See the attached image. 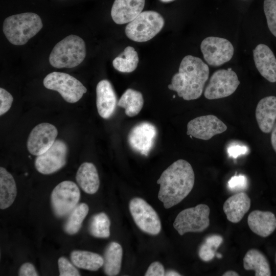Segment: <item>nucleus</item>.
<instances>
[{"mask_svg":"<svg viewBox=\"0 0 276 276\" xmlns=\"http://www.w3.org/2000/svg\"><path fill=\"white\" fill-rule=\"evenodd\" d=\"M194 182L195 174L190 164L178 159L164 171L157 180L160 185L158 198L165 208H170L188 195Z\"/></svg>","mask_w":276,"mask_h":276,"instance_id":"1","label":"nucleus"},{"mask_svg":"<svg viewBox=\"0 0 276 276\" xmlns=\"http://www.w3.org/2000/svg\"><path fill=\"white\" fill-rule=\"evenodd\" d=\"M209 76V66L202 59L187 55L182 59L178 72L173 75L168 87L185 100H195L201 96Z\"/></svg>","mask_w":276,"mask_h":276,"instance_id":"2","label":"nucleus"},{"mask_svg":"<svg viewBox=\"0 0 276 276\" xmlns=\"http://www.w3.org/2000/svg\"><path fill=\"white\" fill-rule=\"evenodd\" d=\"M42 27V20L38 14L27 12L7 17L3 22V31L11 43L21 45L34 37Z\"/></svg>","mask_w":276,"mask_h":276,"instance_id":"3","label":"nucleus"},{"mask_svg":"<svg viewBox=\"0 0 276 276\" xmlns=\"http://www.w3.org/2000/svg\"><path fill=\"white\" fill-rule=\"evenodd\" d=\"M86 53L83 39L70 35L54 46L49 56L50 63L56 68L74 67L84 60Z\"/></svg>","mask_w":276,"mask_h":276,"instance_id":"4","label":"nucleus"},{"mask_svg":"<svg viewBox=\"0 0 276 276\" xmlns=\"http://www.w3.org/2000/svg\"><path fill=\"white\" fill-rule=\"evenodd\" d=\"M164 24V19L159 13L145 11L128 24L125 32L127 37L134 41L146 42L155 36L163 29Z\"/></svg>","mask_w":276,"mask_h":276,"instance_id":"5","label":"nucleus"},{"mask_svg":"<svg viewBox=\"0 0 276 276\" xmlns=\"http://www.w3.org/2000/svg\"><path fill=\"white\" fill-rule=\"evenodd\" d=\"M43 83L47 89L58 91L64 100L71 103L78 102L87 91L80 81L65 73H51L44 78Z\"/></svg>","mask_w":276,"mask_h":276,"instance_id":"6","label":"nucleus"},{"mask_svg":"<svg viewBox=\"0 0 276 276\" xmlns=\"http://www.w3.org/2000/svg\"><path fill=\"white\" fill-rule=\"evenodd\" d=\"M210 209L205 204L186 209L178 213L173 227L182 236L188 232H201L210 225Z\"/></svg>","mask_w":276,"mask_h":276,"instance_id":"7","label":"nucleus"},{"mask_svg":"<svg viewBox=\"0 0 276 276\" xmlns=\"http://www.w3.org/2000/svg\"><path fill=\"white\" fill-rule=\"evenodd\" d=\"M80 198V191L73 181H63L53 189L51 202L55 215L63 217L69 214L76 206Z\"/></svg>","mask_w":276,"mask_h":276,"instance_id":"8","label":"nucleus"},{"mask_svg":"<svg viewBox=\"0 0 276 276\" xmlns=\"http://www.w3.org/2000/svg\"><path fill=\"white\" fill-rule=\"evenodd\" d=\"M129 208L135 224L141 230L152 235L159 234L161 230L159 216L145 200L133 198L130 201Z\"/></svg>","mask_w":276,"mask_h":276,"instance_id":"9","label":"nucleus"},{"mask_svg":"<svg viewBox=\"0 0 276 276\" xmlns=\"http://www.w3.org/2000/svg\"><path fill=\"white\" fill-rule=\"evenodd\" d=\"M239 84L236 73L231 68L218 70L211 76L204 96L209 100L227 97L236 91Z\"/></svg>","mask_w":276,"mask_h":276,"instance_id":"10","label":"nucleus"},{"mask_svg":"<svg viewBox=\"0 0 276 276\" xmlns=\"http://www.w3.org/2000/svg\"><path fill=\"white\" fill-rule=\"evenodd\" d=\"M200 50L204 60L212 66H219L229 61L234 51L233 44L227 39L214 36L204 38Z\"/></svg>","mask_w":276,"mask_h":276,"instance_id":"11","label":"nucleus"},{"mask_svg":"<svg viewBox=\"0 0 276 276\" xmlns=\"http://www.w3.org/2000/svg\"><path fill=\"white\" fill-rule=\"evenodd\" d=\"M67 147L64 142L57 140L43 153L37 156L35 160L36 170L43 174L53 173L66 163Z\"/></svg>","mask_w":276,"mask_h":276,"instance_id":"12","label":"nucleus"},{"mask_svg":"<svg viewBox=\"0 0 276 276\" xmlns=\"http://www.w3.org/2000/svg\"><path fill=\"white\" fill-rule=\"evenodd\" d=\"M157 135V130L153 124L141 122L131 128L128 135V142L134 151L147 156L153 147Z\"/></svg>","mask_w":276,"mask_h":276,"instance_id":"13","label":"nucleus"},{"mask_svg":"<svg viewBox=\"0 0 276 276\" xmlns=\"http://www.w3.org/2000/svg\"><path fill=\"white\" fill-rule=\"evenodd\" d=\"M227 129L226 125L215 116L209 114L193 119L187 124V135L202 140H209Z\"/></svg>","mask_w":276,"mask_h":276,"instance_id":"14","label":"nucleus"},{"mask_svg":"<svg viewBox=\"0 0 276 276\" xmlns=\"http://www.w3.org/2000/svg\"><path fill=\"white\" fill-rule=\"evenodd\" d=\"M58 134V130L53 125L41 123L33 128L27 142L29 152L33 155H39L54 144Z\"/></svg>","mask_w":276,"mask_h":276,"instance_id":"15","label":"nucleus"},{"mask_svg":"<svg viewBox=\"0 0 276 276\" xmlns=\"http://www.w3.org/2000/svg\"><path fill=\"white\" fill-rule=\"evenodd\" d=\"M118 104L116 94L107 80L100 81L96 86V105L99 114L105 119L114 113Z\"/></svg>","mask_w":276,"mask_h":276,"instance_id":"16","label":"nucleus"},{"mask_svg":"<svg viewBox=\"0 0 276 276\" xmlns=\"http://www.w3.org/2000/svg\"><path fill=\"white\" fill-rule=\"evenodd\" d=\"M256 67L262 77L268 81L276 82V58L271 49L264 44H259L253 50Z\"/></svg>","mask_w":276,"mask_h":276,"instance_id":"17","label":"nucleus"},{"mask_svg":"<svg viewBox=\"0 0 276 276\" xmlns=\"http://www.w3.org/2000/svg\"><path fill=\"white\" fill-rule=\"evenodd\" d=\"M145 4V0H114L111 17L119 25L129 23L142 12Z\"/></svg>","mask_w":276,"mask_h":276,"instance_id":"18","label":"nucleus"},{"mask_svg":"<svg viewBox=\"0 0 276 276\" xmlns=\"http://www.w3.org/2000/svg\"><path fill=\"white\" fill-rule=\"evenodd\" d=\"M256 118L262 132H271L276 120V97L267 96L260 100L256 109Z\"/></svg>","mask_w":276,"mask_h":276,"instance_id":"19","label":"nucleus"},{"mask_svg":"<svg viewBox=\"0 0 276 276\" xmlns=\"http://www.w3.org/2000/svg\"><path fill=\"white\" fill-rule=\"evenodd\" d=\"M247 223L255 234L267 237L276 228V217L271 212L255 210L249 214Z\"/></svg>","mask_w":276,"mask_h":276,"instance_id":"20","label":"nucleus"},{"mask_svg":"<svg viewBox=\"0 0 276 276\" xmlns=\"http://www.w3.org/2000/svg\"><path fill=\"white\" fill-rule=\"evenodd\" d=\"M251 201L246 193L240 192L236 193L224 202V213L227 220L233 223L240 222L250 207Z\"/></svg>","mask_w":276,"mask_h":276,"instance_id":"21","label":"nucleus"},{"mask_svg":"<svg viewBox=\"0 0 276 276\" xmlns=\"http://www.w3.org/2000/svg\"><path fill=\"white\" fill-rule=\"evenodd\" d=\"M76 179L82 190L87 194H95L99 189V174L96 166L93 163H82L77 170Z\"/></svg>","mask_w":276,"mask_h":276,"instance_id":"22","label":"nucleus"},{"mask_svg":"<svg viewBox=\"0 0 276 276\" xmlns=\"http://www.w3.org/2000/svg\"><path fill=\"white\" fill-rule=\"evenodd\" d=\"M17 188L13 176L4 167L0 168V208L7 209L14 201Z\"/></svg>","mask_w":276,"mask_h":276,"instance_id":"23","label":"nucleus"},{"mask_svg":"<svg viewBox=\"0 0 276 276\" xmlns=\"http://www.w3.org/2000/svg\"><path fill=\"white\" fill-rule=\"evenodd\" d=\"M243 267L246 270H254L256 276H270V266L265 256L256 249L249 250L243 258Z\"/></svg>","mask_w":276,"mask_h":276,"instance_id":"24","label":"nucleus"},{"mask_svg":"<svg viewBox=\"0 0 276 276\" xmlns=\"http://www.w3.org/2000/svg\"><path fill=\"white\" fill-rule=\"evenodd\" d=\"M123 249L117 242H111L106 248L104 257V270L109 276L117 275L121 267Z\"/></svg>","mask_w":276,"mask_h":276,"instance_id":"25","label":"nucleus"},{"mask_svg":"<svg viewBox=\"0 0 276 276\" xmlns=\"http://www.w3.org/2000/svg\"><path fill=\"white\" fill-rule=\"evenodd\" d=\"M71 260L77 267L90 271L98 270L103 265L104 259L97 253L85 250H73Z\"/></svg>","mask_w":276,"mask_h":276,"instance_id":"26","label":"nucleus"},{"mask_svg":"<svg viewBox=\"0 0 276 276\" xmlns=\"http://www.w3.org/2000/svg\"><path fill=\"white\" fill-rule=\"evenodd\" d=\"M144 104L142 93L132 88H128L122 95L117 105L125 109V114L132 117L141 111Z\"/></svg>","mask_w":276,"mask_h":276,"instance_id":"27","label":"nucleus"},{"mask_svg":"<svg viewBox=\"0 0 276 276\" xmlns=\"http://www.w3.org/2000/svg\"><path fill=\"white\" fill-rule=\"evenodd\" d=\"M139 57L134 48L127 47L122 54L115 58L112 61L114 68L122 73H131L137 67Z\"/></svg>","mask_w":276,"mask_h":276,"instance_id":"28","label":"nucleus"},{"mask_svg":"<svg viewBox=\"0 0 276 276\" xmlns=\"http://www.w3.org/2000/svg\"><path fill=\"white\" fill-rule=\"evenodd\" d=\"M89 208L87 204L81 203L71 212L64 225V232L70 235L77 234L82 226L83 221L87 216Z\"/></svg>","mask_w":276,"mask_h":276,"instance_id":"29","label":"nucleus"},{"mask_svg":"<svg viewBox=\"0 0 276 276\" xmlns=\"http://www.w3.org/2000/svg\"><path fill=\"white\" fill-rule=\"evenodd\" d=\"M110 221L108 216L103 212L95 214L91 218L89 232L94 237L105 238L110 236Z\"/></svg>","mask_w":276,"mask_h":276,"instance_id":"30","label":"nucleus"},{"mask_svg":"<svg viewBox=\"0 0 276 276\" xmlns=\"http://www.w3.org/2000/svg\"><path fill=\"white\" fill-rule=\"evenodd\" d=\"M264 11L268 27L276 37V0H264Z\"/></svg>","mask_w":276,"mask_h":276,"instance_id":"31","label":"nucleus"},{"mask_svg":"<svg viewBox=\"0 0 276 276\" xmlns=\"http://www.w3.org/2000/svg\"><path fill=\"white\" fill-rule=\"evenodd\" d=\"M58 264L60 276H79L80 273L73 263L64 257L58 259Z\"/></svg>","mask_w":276,"mask_h":276,"instance_id":"32","label":"nucleus"},{"mask_svg":"<svg viewBox=\"0 0 276 276\" xmlns=\"http://www.w3.org/2000/svg\"><path fill=\"white\" fill-rule=\"evenodd\" d=\"M227 186L232 191L244 190L247 186V178L244 175H235L229 179Z\"/></svg>","mask_w":276,"mask_h":276,"instance_id":"33","label":"nucleus"},{"mask_svg":"<svg viewBox=\"0 0 276 276\" xmlns=\"http://www.w3.org/2000/svg\"><path fill=\"white\" fill-rule=\"evenodd\" d=\"M13 101L12 96L3 88H0V115L2 116L10 108Z\"/></svg>","mask_w":276,"mask_h":276,"instance_id":"34","label":"nucleus"},{"mask_svg":"<svg viewBox=\"0 0 276 276\" xmlns=\"http://www.w3.org/2000/svg\"><path fill=\"white\" fill-rule=\"evenodd\" d=\"M215 251L211 246L204 242L199 247L198 256L202 261L209 262L215 256Z\"/></svg>","mask_w":276,"mask_h":276,"instance_id":"35","label":"nucleus"},{"mask_svg":"<svg viewBox=\"0 0 276 276\" xmlns=\"http://www.w3.org/2000/svg\"><path fill=\"white\" fill-rule=\"evenodd\" d=\"M165 275L163 265L159 262H154L149 266L146 276H163Z\"/></svg>","mask_w":276,"mask_h":276,"instance_id":"36","label":"nucleus"},{"mask_svg":"<svg viewBox=\"0 0 276 276\" xmlns=\"http://www.w3.org/2000/svg\"><path fill=\"white\" fill-rule=\"evenodd\" d=\"M18 275L20 276H37L38 274L32 263L26 262L20 266Z\"/></svg>","mask_w":276,"mask_h":276,"instance_id":"37","label":"nucleus"},{"mask_svg":"<svg viewBox=\"0 0 276 276\" xmlns=\"http://www.w3.org/2000/svg\"><path fill=\"white\" fill-rule=\"evenodd\" d=\"M247 151L248 149L246 146L239 145H233L227 148L229 156L234 158H236L241 155L245 154Z\"/></svg>","mask_w":276,"mask_h":276,"instance_id":"38","label":"nucleus"},{"mask_svg":"<svg viewBox=\"0 0 276 276\" xmlns=\"http://www.w3.org/2000/svg\"><path fill=\"white\" fill-rule=\"evenodd\" d=\"M223 238L218 235H212L207 237L204 242L216 249L222 243Z\"/></svg>","mask_w":276,"mask_h":276,"instance_id":"39","label":"nucleus"},{"mask_svg":"<svg viewBox=\"0 0 276 276\" xmlns=\"http://www.w3.org/2000/svg\"><path fill=\"white\" fill-rule=\"evenodd\" d=\"M271 143L273 149L276 152V122L275 123L271 130Z\"/></svg>","mask_w":276,"mask_h":276,"instance_id":"40","label":"nucleus"},{"mask_svg":"<svg viewBox=\"0 0 276 276\" xmlns=\"http://www.w3.org/2000/svg\"><path fill=\"white\" fill-rule=\"evenodd\" d=\"M223 276H238L239 274L234 270H228L225 272L223 274Z\"/></svg>","mask_w":276,"mask_h":276,"instance_id":"41","label":"nucleus"},{"mask_svg":"<svg viewBox=\"0 0 276 276\" xmlns=\"http://www.w3.org/2000/svg\"><path fill=\"white\" fill-rule=\"evenodd\" d=\"M165 275L167 276H174V275H181L179 273L177 272L174 270H169L166 273Z\"/></svg>","mask_w":276,"mask_h":276,"instance_id":"42","label":"nucleus"},{"mask_svg":"<svg viewBox=\"0 0 276 276\" xmlns=\"http://www.w3.org/2000/svg\"><path fill=\"white\" fill-rule=\"evenodd\" d=\"M216 256L218 258H222L221 254H220L219 253H216Z\"/></svg>","mask_w":276,"mask_h":276,"instance_id":"43","label":"nucleus"},{"mask_svg":"<svg viewBox=\"0 0 276 276\" xmlns=\"http://www.w3.org/2000/svg\"><path fill=\"white\" fill-rule=\"evenodd\" d=\"M160 1H161L162 2H164V3H167V2L172 1L173 0H160Z\"/></svg>","mask_w":276,"mask_h":276,"instance_id":"44","label":"nucleus"},{"mask_svg":"<svg viewBox=\"0 0 276 276\" xmlns=\"http://www.w3.org/2000/svg\"><path fill=\"white\" fill-rule=\"evenodd\" d=\"M275 263H276V253H275Z\"/></svg>","mask_w":276,"mask_h":276,"instance_id":"45","label":"nucleus"}]
</instances>
